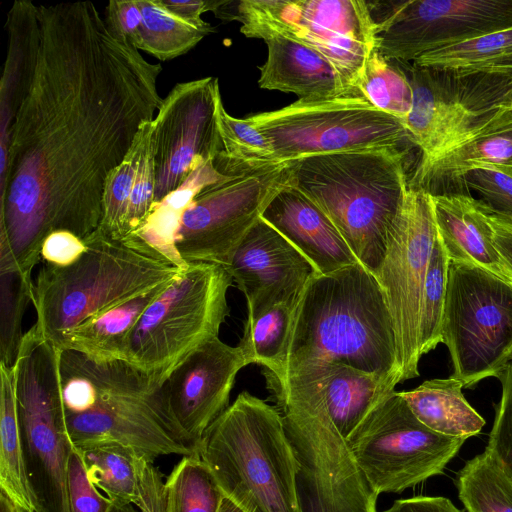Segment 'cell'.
<instances>
[{
	"label": "cell",
	"instance_id": "5bb4252c",
	"mask_svg": "<svg viewBox=\"0 0 512 512\" xmlns=\"http://www.w3.org/2000/svg\"><path fill=\"white\" fill-rule=\"evenodd\" d=\"M437 237L432 195L409 184L375 275L392 318L400 382L419 376L421 301Z\"/></svg>",
	"mask_w": 512,
	"mask_h": 512
},
{
	"label": "cell",
	"instance_id": "2e32d148",
	"mask_svg": "<svg viewBox=\"0 0 512 512\" xmlns=\"http://www.w3.org/2000/svg\"><path fill=\"white\" fill-rule=\"evenodd\" d=\"M375 50L409 63L430 51L512 28V0H407L376 21Z\"/></svg>",
	"mask_w": 512,
	"mask_h": 512
},
{
	"label": "cell",
	"instance_id": "f35d334b",
	"mask_svg": "<svg viewBox=\"0 0 512 512\" xmlns=\"http://www.w3.org/2000/svg\"><path fill=\"white\" fill-rule=\"evenodd\" d=\"M33 283L15 271L0 272V363L14 366L24 333V312L32 301Z\"/></svg>",
	"mask_w": 512,
	"mask_h": 512
},
{
	"label": "cell",
	"instance_id": "f546056e",
	"mask_svg": "<svg viewBox=\"0 0 512 512\" xmlns=\"http://www.w3.org/2000/svg\"><path fill=\"white\" fill-rule=\"evenodd\" d=\"M217 122L222 149L215 165L222 173H243L281 163L270 140L246 118L229 115L222 98L217 105Z\"/></svg>",
	"mask_w": 512,
	"mask_h": 512
},
{
	"label": "cell",
	"instance_id": "e575fe53",
	"mask_svg": "<svg viewBox=\"0 0 512 512\" xmlns=\"http://www.w3.org/2000/svg\"><path fill=\"white\" fill-rule=\"evenodd\" d=\"M223 496L199 455L183 456L165 481L166 512H217Z\"/></svg>",
	"mask_w": 512,
	"mask_h": 512
},
{
	"label": "cell",
	"instance_id": "7a4b0ae2",
	"mask_svg": "<svg viewBox=\"0 0 512 512\" xmlns=\"http://www.w3.org/2000/svg\"><path fill=\"white\" fill-rule=\"evenodd\" d=\"M337 363L400 383L392 318L376 277L357 263L310 280L275 373Z\"/></svg>",
	"mask_w": 512,
	"mask_h": 512
},
{
	"label": "cell",
	"instance_id": "4316f807",
	"mask_svg": "<svg viewBox=\"0 0 512 512\" xmlns=\"http://www.w3.org/2000/svg\"><path fill=\"white\" fill-rule=\"evenodd\" d=\"M171 280L84 322L66 335L59 348L78 352L96 362L123 361L126 342L136 322L151 301Z\"/></svg>",
	"mask_w": 512,
	"mask_h": 512
},
{
	"label": "cell",
	"instance_id": "1f68e13d",
	"mask_svg": "<svg viewBox=\"0 0 512 512\" xmlns=\"http://www.w3.org/2000/svg\"><path fill=\"white\" fill-rule=\"evenodd\" d=\"M455 485L468 512H512V479L485 451L465 463Z\"/></svg>",
	"mask_w": 512,
	"mask_h": 512
},
{
	"label": "cell",
	"instance_id": "ffe728a7",
	"mask_svg": "<svg viewBox=\"0 0 512 512\" xmlns=\"http://www.w3.org/2000/svg\"><path fill=\"white\" fill-rule=\"evenodd\" d=\"M400 63L412 88V107L403 123L421 150L423 166L475 131L451 70Z\"/></svg>",
	"mask_w": 512,
	"mask_h": 512
},
{
	"label": "cell",
	"instance_id": "8992f818",
	"mask_svg": "<svg viewBox=\"0 0 512 512\" xmlns=\"http://www.w3.org/2000/svg\"><path fill=\"white\" fill-rule=\"evenodd\" d=\"M83 387L78 412H66L69 437L75 448L113 445L149 461L159 456L198 455L164 414L158 388L126 361L96 362L65 350Z\"/></svg>",
	"mask_w": 512,
	"mask_h": 512
},
{
	"label": "cell",
	"instance_id": "ab89813d",
	"mask_svg": "<svg viewBox=\"0 0 512 512\" xmlns=\"http://www.w3.org/2000/svg\"><path fill=\"white\" fill-rule=\"evenodd\" d=\"M140 130L123 161L109 174L102 200L101 233L114 239H122L129 199L141 155Z\"/></svg>",
	"mask_w": 512,
	"mask_h": 512
},
{
	"label": "cell",
	"instance_id": "db71d44e",
	"mask_svg": "<svg viewBox=\"0 0 512 512\" xmlns=\"http://www.w3.org/2000/svg\"><path fill=\"white\" fill-rule=\"evenodd\" d=\"M217 512H245L239 505L223 496Z\"/></svg>",
	"mask_w": 512,
	"mask_h": 512
},
{
	"label": "cell",
	"instance_id": "ee69618b",
	"mask_svg": "<svg viewBox=\"0 0 512 512\" xmlns=\"http://www.w3.org/2000/svg\"><path fill=\"white\" fill-rule=\"evenodd\" d=\"M484 112L512 110V58L471 73Z\"/></svg>",
	"mask_w": 512,
	"mask_h": 512
},
{
	"label": "cell",
	"instance_id": "4dcf8cb0",
	"mask_svg": "<svg viewBox=\"0 0 512 512\" xmlns=\"http://www.w3.org/2000/svg\"><path fill=\"white\" fill-rule=\"evenodd\" d=\"M141 12L138 50L166 61L195 47L215 29L208 23L196 26L169 12L160 0H137Z\"/></svg>",
	"mask_w": 512,
	"mask_h": 512
},
{
	"label": "cell",
	"instance_id": "f5cc1de1",
	"mask_svg": "<svg viewBox=\"0 0 512 512\" xmlns=\"http://www.w3.org/2000/svg\"><path fill=\"white\" fill-rule=\"evenodd\" d=\"M0 512H23L4 492L0 491Z\"/></svg>",
	"mask_w": 512,
	"mask_h": 512
},
{
	"label": "cell",
	"instance_id": "d4e9b609",
	"mask_svg": "<svg viewBox=\"0 0 512 512\" xmlns=\"http://www.w3.org/2000/svg\"><path fill=\"white\" fill-rule=\"evenodd\" d=\"M438 235L450 261L474 265L512 284L493 243L488 210L470 194L432 195Z\"/></svg>",
	"mask_w": 512,
	"mask_h": 512
},
{
	"label": "cell",
	"instance_id": "74e56055",
	"mask_svg": "<svg viewBox=\"0 0 512 512\" xmlns=\"http://www.w3.org/2000/svg\"><path fill=\"white\" fill-rule=\"evenodd\" d=\"M449 258L438 235L430 258L423 289L419 321V355L422 357L442 342Z\"/></svg>",
	"mask_w": 512,
	"mask_h": 512
},
{
	"label": "cell",
	"instance_id": "52a82bcc",
	"mask_svg": "<svg viewBox=\"0 0 512 512\" xmlns=\"http://www.w3.org/2000/svg\"><path fill=\"white\" fill-rule=\"evenodd\" d=\"M298 468L300 512H376L368 482L317 391L295 376L268 382Z\"/></svg>",
	"mask_w": 512,
	"mask_h": 512
},
{
	"label": "cell",
	"instance_id": "d6a6232c",
	"mask_svg": "<svg viewBox=\"0 0 512 512\" xmlns=\"http://www.w3.org/2000/svg\"><path fill=\"white\" fill-rule=\"evenodd\" d=\"M295 306L278 304L246 321L238 344L247 364L275 373L284 356L293 322Z\"/></svg>",
	"mask_w": 512,
	"mask_h": 512
},
{
	"label": "cell",
	"instance_id": "ba28073f",
	"mask_svg": "<svg viewBox=\"0 0 512 512\" xmlns=\"http://www.w3.org/2000/svg\"><path fill=\"white\" fill-rule=\"evenodd\" d=\"M232 282L221 265L189 264L144 310L127 339L123 361L160 387L193 351L218 337L230 313Z\"/></svg>",
	"mask_w": 512,
	"mask_h": 512
},
{
	"label": "cell",
	"instance_id": "30bf717a",
	"mask_svg": "<svg viewBox=\"0 0 512 512\" xmlns=\"http://www.w3.org/2000/svg\"><path fill=\"white\" fill-rule=\"evenodd\" d=\"M222 1L216 17L241 22L240 32L259 38L277 33L320 53L339 73L347 91L364 96L359 84L375 50L376 22L360 0Z\"/></svg>",
	"mask_w": 512,
	"mask_h": 512
},
{
	"label": "cell",
	"instance_id": "b9f144b4",
	"mask_svg": "<svg viewBox=\"0 0 512 512\" xmlns=\"http://www.w3.org/2000/svg\"><path fill=\"white\" fill-rule=\"evenodd\" d=\"M462 186L475 190L492 214L512 222V170L476 168L463 176Z\"/></svg>",
	"mask_w": 512,
	"mask_h": 512
},
{
	"label": "cell",
	"instance_id": "9f6ffc18",
	"mask_svg": "<svg viewBox=\"0 0 512 512\" xmlns=\"http://www.w3.org/2000/svg\"><path fill=\"white\" fill-rule=\"evenodd\" d=\"M31 512H39V511H38V510H33V511H31Z\"/></svg>",
	"mask_w": 512,
	"mask_h": 512
},
{
	"label": "cell",
	"instance_id": "bcb514c9",
	"mask_svg": "<svg viewBox=\"0 0 512 512\" xmlns=\"http://www.w3.org/2000/svg\"><path fill=\"white\" fill-rule=\"evenodd\" d=\"M104 20L109 30L138 50L141 12L137 0H112L105 8Z\"/></svg>",
	"mask_w": 512,
	"mask_h": 512
},
{
	"label": "cell",
	"instance_id": "c3c4849f",
	"mask_svg": "<svg viewBox=\"0 0 512 512\" xmlns=\"http://www.w3.org/2000/svg\"><path fill=\"white\" fill-rule=\"evenodd\" d=\"M84 239L59 230L49 234L41 247V261L53 266L66 267L75 263L86 251Z\"/></svg>",
	"mask_w": 512,
	"mask_h": 512
},
{
	"label": "cell",
	"instance_id": "44dd1931",
	"mask_svg": "<svg viewBox=\"0 0 512 512\" xmlns=\"http://www.w3.org/2000/svg\"><path fill=\"white\" fill-rule=\"evenodd\" d=\"M261 218L293 244L321 275L359 263L327 215L287 181L267 204Z\"/></svg>",
	"mask_w": 512,
	"mask_h": 512
},
{
	"label": "cell",
	"instance_id": "7402d4cb",
	"mask_svg": "<svg viewBox=\"0 0 512 512\" xmlns=\"http://www.w3.org/2000/svg\"><path fill=\"white\" fill-rule=\"evenodd\" d=\"M480 167L512 170V110H501L484 127L418 166L409 184L431 195L469 194L464 192L462 178Z\"/></svg>",
	"mask_w": 512,
	"mask_h": 512
},
{
	"label": "cell",
	"instance_id": "6da1fadb",
	"mask_svg": "<svg viewBox=\"0 0 512 512\" xmlns=\"http://www.w3.org/2000/svg\"><path fill=\"white\" fill-rule=\"evenodd\" d=\"M38 9L36 64L0 172V271L30 282L49 234L97 230L109 174L163 101L161 65L115 36L94 3Z\"/></svg>",
	"mask_w": 512,
	"mask_h": 512
},
{
	"label": "cell",
	"instance_id": "60d3db41",
	"mask_svg": "<svg viewBox=\"0 0 512 512\" xmlns=\"http://www.w3.org/2000/svg\"><path fill=\"white\" fill-rule=\"evenodd\" d=\"M153 120L144 123L140 128L141 155L129 199L122 239L134 232L143 223L154 203L156 168Z\"/></svg>",
	"mask_w": 512,
	"mask_h": 512
},
{
	"label": "cell",
	"instance_id": "6f0895ef",
	"mask_svg": "<svg viewBox=\"0 0 512 512\" xmlns=\"http://www.w3.org/2000/svg\"><path fill=\"white\" fill-rule=\"evenodd\" d=\"M510 360L512 361V353H511V357H510Z\"/></svg>",
	"mask_w": 512,
	"mask_h": 512
},
{
	"label": "cell",
	"instance_id": "603a6c76",
	"mask_svg": "<svg viewBox=\"0 0 512 512\" xmlns=\"http://www.w3.org/2000/svg\"><path fill=\"white\" fill-rule=\"evenodd\" d=\"M286 376L298 377L317 391L329 418L345 440L397 385L376 374L337 363L302 366L267 380Z\"/></svg>",
	"mask_w": 512,
	"mask_h": 512
},
{
	"label": "cell",
	"instance_id": "3957f363",
	"mask_svg": "<svg viewBox=\"0 0 512 512\" xmlns=\"http://www.w3.org/2000/svg\"><path fill=\"white\" fill-rule=\"evenodd\" d=\"M402 149L305 156L287 163V183L331 220L374 276L409 188Z\"/></svg>",
	"mask_w": 512,
	"mask_h": 512
},
{
	"label": "cell",
	"instance_id": "7dc6e473",
	"mask_svg": "<svg viewBox=\"0 0 512 512\" xmlns=\"http://www.w3.org/2000/svg\"><path fill=\"white\" fill-rule=\"evenodd\" d=\"M138 501L140 512H166L165 481L152 461L137 458Z\"/></svg>",
	"mask_w": 512,
	"mask_h": 512
},
{
	"label": "cell",
	"instance_id": "9a60e30c",
	"mask_svg": "<svg viewBox=\"0 0 512 512\" xmlns=\"http://www.w3.org/2000/svg\"><path fill=\"white\" fill-rule=\"evenodd\" d=\"M287 181V163L227 174L185 210L176 247L187 263L227 267L234 251Z\"/></svg>",
	"mask_w": 512,
	"mask_h": 512
},
{
	"label": "cell",
	"instance_id": "7c38bea8",
	"mask_svg": "<svg viewBox=\"0 0 512 512\" xmlns=\"http://www.w3.org/2000/svg\"><path fill=\"white\" fill-rule=\"evenodd\" d=\"M442 342L452 377L469 388L499 377L512 353V284L480 267L449 260Z\"/></svg>",
	"mask_w": 512,
	"mask_h": 512
},
{
	"label": "cell",
	"instance_id": "11a10c76",
	"mask_svg": "<svg viewBox=\"0 0 512 512\" xmlns=\"http://www.w3.org/2000/svg\"><path fill=\"white\" fill-rule=\"evenodd\" d=\"M110 512H136L132 504L119 505L113 504Z\"/></svg>",
	"mask_w": 512,
	"mask_h": 512
},
{
	"label": "cell",
	"instance_id": "83f0119b",
	"mask_svg": "<svg viewBox=\"0 0 512 512\" xmlns=\"http://www.w3.org/2000/svg\"><path fill=\"white\" fill-rule=\"evenodd\" d=\"M463 383L450 376L424 381L410 391L399 392L415 417L430 430L467 439L481 432L483 417L462 393Z\"/></svg>",
	"mask_w": 512,
	"mask_h": 512
},
{
	"label": "cell",
	"instance_id": "f1b7e54d",
	"mask_svg": "<svg viewBox=\"0 0 512 512\" xmlns=\"http://www.w3.org/2000/svg\"><path fill=\"white\" fill-rule=\"evenodd\" d=\"M0 491L23 512L36 510L26 476L16 399V368L0 363Z\"/></svg>",
	"mask_w": 512,
	"mask_h": 512
},
{
	"label": "cell",
	"instance_id": "836d02e7",
	"mask_svg": "<svg viewBox=\"0 0 512 512\" xmlns=\"http://www.w3.org/2000/svg\"><path fill=\"white\" fill-rule=\"evenodd\" d=\"M87 475L113 504H135L138 501V456L131 450L103 445L80 450Z\"/></svg>",
	"mask_w": 512,
	"mask_h": 512
},
{
	"label": "cell",
	"instance_id": "9c48e42d",
	"mask_svg": "<svg viewBox=\"0 0 512 512\" xmlns=\"http://www.w3.org/2000/svg\"><path fill=\"white\" fill-rule=\"evenodd\" d=\"M61 353L34 324L24 333L15 362L23 460L39 512H70L67 468L74 445L61 393Z\"/></svg>",
	"mask_w": 512,
	"mask_h": 512
},
{
	"label": "cell",
	"instance_id": "8fae6325",
	"mask_svg": "<svg viewBox=\"0 0 512 512\" xmlns=\"http://www.w3.org/2000/svg\"><path fill=\"white\" fill-rule=\"evenodd\" d=\"M271 142L279 162L305 156L414 145L404 123L376 108L365 96L297 100L281 109L246 118Z\"/></svg>",
	"mask_w": 512,
	"mask_h": 512
},
{
	"label": "cell",
	"instance_id": "484cf974",
	"mask_svg": "<svg viewBox=\"0 0 512 512\" xmlns=\"http://www.w3.org/2000/svg\"><path fill=\"white\" fill-rule=\"evenodd\" d=\"M7 57L0 86L1 140H7L10 127L34 72L40 42L38 5L15 1L5 24Z\"/></svg>",
	"mask_w": 512,
	"mask_h": 512
},
{
	"label": "cell",
	"instance_id": "8d00e7d4",
	"mask_svg": "<svg viewBox=\"0 0 512 512\" xmlns=\"http://www.w3.org/2000/svg\"><path fill=\"white\" fill-rule=\"evenodd\" d=\"M510 55H512V28L487 33L430 51L412 63L421 67L458 71L479 68Z\"/></svg>",
	"mask_w": 512,
	"mask_h": 512
},
{
	"label": "cell",
	"instance_id": "816d5d0a",
	"mask_svg": "<svg viewBox=\"0 0 512 512\" xmlns=\"http://www.w3.org/2000/svg\"><path fill=\"white\" fill-rule=\"evenodd\" d=\"M488 220L493 231L494 246L512 278V222L499 218L489 210Z\"/></svg>",
	"mask_w": 512,
	"mask_h": 512
},
{
	"label": "cell",
	"instance_id": "d6986e66",
	"mask_svg": "<svg viewBox=\"0 0 512 512\" xmlns=\"http://www.w3.org/2000/svg\"><path fill=\"white\" fill-rule=\"evenodd\" d=\"M227 271L247 300L248 319L278 305L295 306L314 265L261 217L233 253Z\"/></svg>",
	"mask_w": 512,
	"mask_h": 512
},
{
	"label": "cell",
	"instance_id": "ac0fdd59",
	"mask_svg": "<svg viewBox=\"0 0 512 512\" xmlns=\"http://www.w3.org/2000/svg\"><path fill=\"white\" fill-rule=\"evenodd\" d=\"M247 365L238 346L216 337L193 351L158 388L164 414L197 453L206 429L228 407L238 372Z\"/></svg>",
	"mask_w": 512,
	"mask_h": 512
},
{
	"label": "cell",
	"instance_id": "f6af8a7d",
	"mask_svg": "<svg viewBox=\"0 0 512 512\" xmlns=\"http://www.w3.org/2000/svg\"><path fill=\"white\" fill-rule=\"evenodd\" d=\"M67 497L70 512H110L113 506L90 481L82 453L75 447L68 461Z\"/></svg>",
	"mask_w": 512,
	"mask_h": 512
},
{
	"label": "cell",
	"instance_id": "4fadbf2b",
	"mask_svg": "<svg viewBox=\"0 0 512 512\" xmlns=\"http://www.w3.org/2000/svg\"><path fill=\"white\" fill-rule=\"evenodd\" d=\"M378 493H401L439 475L465 439L438 434L422 424L399 392L385 397L346 439Z\"/></svg>",
	"mask_w": 512,
	"mask_h": 512
},
{
	"label": "cell",
	"instance_id": "7bdbcfd3",
	"mask_svg": "<svg viewBox=\"0 0 512 512\" xmlns=\"http://www.w3.org/2000/svg\"><path fill=\"white\" fill-rule=\"evenodd\" d=\"M498 379L502 394L485 452L512 479V361Z\"/></svg>",
	"mask_w": 512,
	"mask_h": 512
},
{
	"label": "cell",
	"instance_id": "e0dca14e",
	"mask_svg": "<svg viewBox=\"0 0 512 512\" xmlns=\"http://www.w3.org/2000/svg\"><path fill=\"white\" fill-rule=\"evenodd\" d=\"M220 99L215 77L180 82L163 98L153 120L154 203L178 189L197 166L215 160L221 151L217 122Z\"/></svg>",
	"mask_w": 512,
	"mask_h": 512
},
{
	"label": "cell",
	"instance_id": "f907efd6",
	"mask_svg": "<svg viewBox=\"0 0 512 512\" xmlns=\"http://www.w3.org/2000/svg\"><path fill=\"white\" fill-rule=\"evenodd\" d=\"M161 4L172 14L196 26L208 23L201 18L207 11H214L220 1L216 0H160Z\"/></svg>",
	"mask_w": 512,
	"mask_h": 512
},
{
	"label": "cell",
	"instance_id": "5b68a950",
	"mask_svg": "<svg viewBox=\"0 0 512 512\" xmlns=\"http://www.w3.org/2000/svg\"><path fill=\"white\" fill-rule=\"evenodd\" d=\"M72 265L43 263L33 283L36 327L59 347L99 313L176 277L175 266L95 230Z\"/></svg>",
	"mask_w": 512,
	"mask_h": 512
},
{
	"label": "cell",
	"instance_id": "d590c367",
	"mask_svg": "<svg viewBox=\"0 0 512 512\" xmlns=\"http://www.w3.org/2000/svg\"><path fill=\"white\" fill-rule=\"evenodd\" d=\"M361 93L378 109L402 122L412 107V88L398 61L384 58L374 50L361 76Z\"/></svg>",
	"mask_w": 512,
	"mask_h": 512
},
{
	"label": "cell",
	"instance_id": "277c9868",
	"mask_svg": "<svg viewBox=\"0 0 512 512\" xmlns=\"http://www.w3.org/2000/svg\"><path fill=\"white\" fill-rule=\"evenodd\" d=\"M198 455L245 512H300L298 463L280 411L241 392L206 429Z\"/></svg>",
	"mask_w": 512,
	"mask_h": 512
},
{
	"label": "cell",
	"instance_id": "681fc988",
	"mask_svg": "<svg viewBox=\"0 0 512 512\" xmlns=\"http://www.w3.org/2000/svg\"><path fill=\"white\" fill-rule=\"evenodd\" d=\"M382 512H462L449 499L441 496H414L395 500Z\"/></svg>",
	"mask_w": 512,
	"mask_h": 512
},
{
	"label": "cell",
	"instance_id": "cb8c5ba5",
	"mask_svg": "<svg viewBox=\"0 0 512 512\" xmlns=\"http://www.w3.org/2000/svg\"><path fill=\"white\" fill-rule=\"evenodd\" d=\"M259 39L268 48L267 60L259 67L261 88L294 93L303 101L352 95L334 66L316 50L277 33Z\"/></svg>",
	"mask_w": 512,
	"mask_h": 512
}]
</instances>
